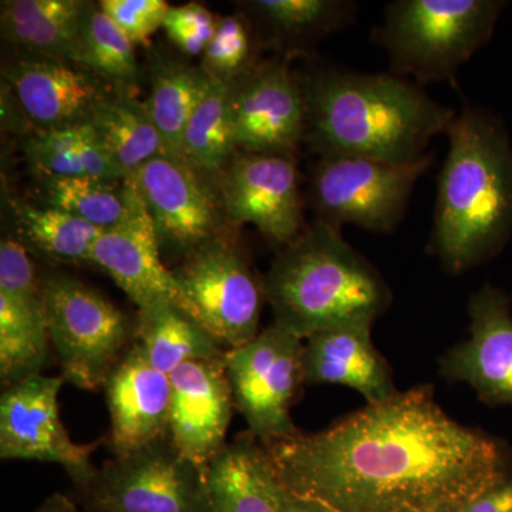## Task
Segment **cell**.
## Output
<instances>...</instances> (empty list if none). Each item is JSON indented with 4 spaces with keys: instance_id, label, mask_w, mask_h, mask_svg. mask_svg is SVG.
Masks as SVG:
<instances>
[{
    "instance_id": "1",
    "label": "cell",
    "mask_w": 512,
    "mask_h": 512,
    "mask_svg": "<svg viewBox=\"0 0 512 512\" xmlns=\"http://www.w3.org/2000/svg\"><path fill=\"white\" fill-rule=\"evenodd\" d=\"M266 448L292 494L338 512H458L512 477L507 447L451 419L429 386Z\"/></svg>"
},
{
    "instance_id": "2",
    "label": "cell",
    "mask_w": 512,
    "mask_h": 512,
    "mask_svg": "<svg viewBox=\"0 0 512 512\" xmlns=\"http://www.w3.org/2000/svg\"><path fill=\"white\" fill-rule=\"evenodd\" d=\"M302 87L306 137L322 157L413 163L457 116L397 74L323 70Z\"/></svg>"
},
{
    "instance_id": "3",
    "label": "cell",
    "mask_w": 512,
    "mask_h": 512,
    "mask_svg": "<svg viewBox=\"0 0 512 512\" xmlns=\"http://www.w3.org/2000/svg\"><path fill=\"white\" fill-rule=\"evenodd\" d=\"M437 187L431 247L451 274L483 264L512 235V144L477 107L456 116Z\"/></svg>"
},
{
    "instance_id": "4",
    "label": "cell",
    "mask_w": 512,
    "mask_h": 512,
    "mask_svg": "<svg viewBox=\"0 0 512 512\" xmlns=\"http://www.w3.org/2000/svg\"><path fill=\"white\" fill-rule=\"evenodd\" d=\"M275 325L299 339L355 322H375L389 286L340 229L315 222L276 255L264 281Z\"/></svg>"
},
{
    "instance_id": "5",
    "label": "cell",
    "mask_w": 512,
    "mask_h": 512,
    "mask_svg": "<svg viewBox=\"0 0 512 512\" xmlns=\"http://www.w3.org/2000/svg\"><path fill=\"white\" fill-rule=\"evenodd\" d=\"M507 3L501 0H397L375 40L397 76L454 82L458 70L490 42Z\"/></svg>"
},
{
    "instance_id": "6",
    "label": "cell",
    "mask_w": 512,
    "mask_h": 512,
    "mask_svg": "<svg viewBox=\"0 0 512 512\" xmlns=\"http://www.w3.org/2000/svg\"><path fill=\"white\" fill-rule=\"evenodd\" d=\"M42 298L64 382L82 390L104 386L126 355L124 313L96 289L64 274L42 279Z\"/></svg>"
},
{
    "instance_id": "7",
    "label": "cell",
    "mask_w": 512,
    "mask_h": 512,
    "mask_svg": "<svg viewBox=\"0 0 512 512\" xmlns=\"http://www.w3.org/2000/svg\"><path fill=\"white\" fill-rule=\"evenodd\" d=\"M80 495L92 512H210L207 470L168 439L114 456Z\"/></svg>"
},
{
    "instance_id": "8",
    "label": "cell",
    "mask_w": 512,
    "mask_h": 512,
    "mask_svg": "<svg viewBox=\"0 0 512 512\" xmlns=\"http://www.w3.org/2000/svg\"><path fill=\"white\" fill-rule=\"evenodd\" d=\"M431 163L430 154L404 164L362 157H320L309 188L313 208L319 221L330 227L340 229L349 224L389 234L403 220L414 185Z\"/></svg>"
},
{
    "instance_id": "9",
    "label": "cell",
    "mask_w": 512,
    "mask_h": 512,
    "mask_svg": "<svg viewBox=\"0 0 512 512\" xmlns=\"http://www.w3.org/2000/svg\"><path fill=\"white\" fill-rule=\"evenodd\" d=\"M303 349L302 339L274 323L251 342L225 352L235 406L249 433L265 447L299 434L291 406L303 383Z\"/></svg>"
},
{
    "instance_id": "10",
    "label": "cell",
    "mask_w": 512,
    "mask_h": 512,
    "mask_svg": "<svg viewBox=\"0 0 512 512\" xmlns=\"http://www.w3.org/2000/svg\"><path fill=\"white\" fill-rule=\"evenodd\" d=\"M174 275L201 325L218 342L234 349L258 336L264 282L231 239H214L194 249Z\"/></svg>"
},
{
    "instance_id": "11",
    "label": "cell",
    "mask_w": 512,
    "mask_h": 512,
    "mask_svg": "<svg viewBox=\"0 0 512 512\" xmlns=\"http://www.w3.org/2000/svg\"><path fill=\"white\" fill-rule=\"evenodd\" d=\"M62 376L33 375L6 387L0 397V457L62 466L83 490L93 480L92 464L99 443L76 444L60 420Z\"/></svg>"
},
{
    "instance_id": "12",
    "label": "cell",
    "mask_w": 512,
    "mask_h": 512,
    "mask_svg": "<svg viewBox=\"0 0 512 512\" xmlns=\"http://www.w3.org/2000/svg\"><path fill=\"white\" fill-rule=\"evenodd\" d=\"M156 224L161 247L187 255L214 239L229 238L224 202L207 175L184 160L158 156L131 177Z\"/></svg>"
},
{
    "instance_id": "13",
    "label": "cell",
    "mask_w": 512,
    "mask_h": 512,
    "mask_svg": "<svg viewBox=\"0 0 512 512\" xmlns=\"http://www.w3.org/2000/svg\"><path fill=\"white\" fill-rule=\"evenodd\" d=\"M221 175L229 224H252L281 249L302 234V200L293 156L242 151Z\"/></svg>"
},
{
    "instance_id": "14",
    "label": "cell",
    "mask_w": 512,
    "mask_h": 512,
    "mask_svg": "<svg viewBox=\"0 0 512 512\" xmlns=\"http://www.w3.org/2000/svg\"><path fill=\"white\" fill-rule=\"evenodd\" d=\"M235 141L245 153L293 156L306 137L302 84L278 59L255 66L232 82Z\"/></svg>"
},
{
    "instance_id": "15",
    "label": "cell",
    "mask_w": 512,
    "mask_h": 512,
    "mask_svg": "<svg viewBox=\"0 0 512 512\" xmlns=\"http://www.w3.org/2000/svg\"><path fill=\"white\" fill-rule=\"evenodd\" d=\"M160 251L156 224L138 192L136 205L126 220L106 229L97 239L90 264L110 275L138 309L168 303L198 320L174 272L161 261Z\"/></svg>"
},
{
    "instance_id": "16",
    "label": "cell",
    "mask_w": 512,
    "mask_h": 512,
    "mask_svg": "<svg viewBox=\"0 0 512 512\" xmlns=\"http://www.w3.org/2000/svg\"><path fill=\"white\" fill-rule=\"evenodd\" d=\"M470 335L441 360V373L470 384L491 406H512V311L508 296L485 285L468 305Z\"/></svg>"
},
{
    "instance_id": "17",
    "label": "cell",
    "mask_w": 512,
    "mask_h": 512,
    "mask_svg": "<svg viewBox=\"0 0 512 512\" xmlns=\"http://www.w3.org/2000/svg\"><path fill=\"white\" fill-rule=\"evenodd\" d=\"M224 357L187 363L170 375L168 440L205 470L227 444L235 406Z\"/></svg>"
},
{
    "instance_id": "18",
    "label": "cell",
    "mask_w": 512,
    "mask_h": 512,
    "mask_svg": "<svg viewBox=\"0 0 512 512\" xmlns=\"http://www.w3.org/2000/svg\"><path fill=\"white\" fill-rule=\"evenodd\" d=\"M16 106L36 131L87 123L116 93L76 63L23 57L3 70Z\"/></svg>"
},
{
    "instance_id": "19",
    "label": "cell",
    "mask_w": 512,
    "mask_h": 512,
    "mask_svg": "<svg viewBox=\"0 0 512 512\" xmlns=\"http://www.w3.org/2000/svg\"><path fill=\"white\" fill-rule=\"evenodd\" d=\"M111 417L110 447L123 456L168 439L170 376L151 365L140 345L127 350L104 384Z\"/></svg>"
},
{
    "instance_id": "20",
    "label": "cell",
    "mask_w": 512,
    "mask_h": 512,
    "mask_svg": "<svg viewBox=\"0 0 512 512\" xmlns=\"http://www.w3.org/2000/svg\"><path fill=\"white\" fill-rule=\"evenodd\" d=\"M372 325L349 323L309 336L303 349V383L350 387L367 404L396 396L392 370L373 345Z\"/></svg>"
},
{
    "instance_id": "21",
    "label": "cell",
    "mask_w": 512,
    "mask_h": 512,
    "mask_svg": "<svg viewBox=\"0 0 512 512\" xmlns=\"http://www.w3.org/2000/svg\"><path fill=\"white\" fill-rule=\"evenodd\" d=\"M210 512H285L291 491L251 433L225 444L207 468Z\"/></svg>"
},
{
    "instance_id": "22",
    "label": "cell",
    "mask_w": 512,
    "mask_h": 512,
    "mask_svg": "<svg viewBox=\"0 0 512 512\" xmlns=\"http://www.w3.org/2000/svg\"><path fill=\"white\" fill-rule=\"evenodd\" d=\"M82 0H8L0 8L3 40L29 57L79 64Z\"/></svg>"
},
{
    "instance_id": "23",
    "label": "cell",
    "mask_w": 512,
    "mask_h": 512,
    "mask_svg": "<svg viewBox=\"0 0 512 512\" xmlns=\"http://www.w3.org/2000/svg\"><path fill=\"white\" fill-rule=\"evenodd\" d=\"M137 336L151 365L167 376L187 363L225 356L210 330L168 303L138 309Z\"/></svg>"
},
{
    "instance_id": "24",
    "label": "cell",
    "mask_w": 512,
    "mask_h": 512,
    "mask_svg": "<svg viewBox=\"0 0 512 512\" xmlns=\"http://www.w3.org/2000/svg\"><path fill=\"white\" fill-rule=\"evenodd\" d=\"M100 146L126 178L148 161L163 156L160 134L146 103L133 93H113L89 120Z\"/></svg>"
},
{
    "instance_id": "25",
    "label": "cell",
    "mask_w": 512,
    "mask_h": 512,
    "mask_svg": "<svg viewBox=\"0 0 512 512\" xmlns=\"http://www.w3.org/2000/svg\"><path fill=\"white\" fill-rule=\"evenodd\" d=\"M50 342L40 296L0 292V379L6 387L40 375L49 363Z\"/></svg>"
},
{
    "instance_id": "26",
    "label": "cell",
    "mask_w": 512,
    "mask_h": 512,
    "mask_svg": "<svg viewBox=\"0 0 512 512\" xmlns=\"http://www.w3.org/2000/svg\"><path fill=\"white\" fill-rule=\"evenodd\" d=\"M30 168L43 178L97 177L126 180L100 146L89 121L74 126L35 131L26 140Z\"/></svg>"
},
{
    "instance_id": "27",
    "label": "cell",
    "mask_w": 512,
    "mask_h": 512,
    "mask_svg": "<svg viewBox=\"0 0 512 512\" xmlns=\"http://www.w3.org/2000/svg\"><path fill=\"white\" fill-rule=\"evenodd\" d=\"M16 238L25 247L50 261L64 264H84L92 261V252L103 229L93 227L55 207L10 201Z\"/></svg>"
},
{
    "instance_id": "28",
    "label": "cell",
    "mask_w": 512,
    "mask_h": 512,
    "mask_svg": "<svg viewBox=\"0 0 512 512\" xmlns=\"http://www.w3.org/2000/svg\"><path fill=\"white\" fill-rule=\"evenodd\" d=\"M212 82L214 77L202 67L181 63L161 64L153 74L146 106L163 141L164 156L183 160L185 127Z\"/></svg>"
},
{
    "instance_id": "29",
    "label": "cell",
    "mask_w": 512,
    "mask_h": 512,
    "mask_svg": "<svg viewBox=\"0 0 512 512\" xmlns=\"http://www.w3.org/2000/svg\"><path fill=\"white\" fill-rule=\"evenodd\" d=\"M235 148L232 82L214 79L185 127L183 160L202 174H222Z\"/></svg>"
},
{
    "instance_id": "30",
    "label": "cell",
    "mask_w": 512,
    "mask_h": 512,
    "mask_svg": "<svg viewBox=\"0 0 512 512\" xmlns=\"http://www.w3.org/2000/svg\"><path fill=\"white\" fill-rule=\"evenodd\" d=\"M45 191L46 205L103 231L126 220L138 198L136 184L131 178H50L45 180Z\"/></svg>"
},
{
    "instance_id": "31",
    "label": "cell",
    "mask_w": 512,
    "mask_h": 512,
    "mask_svg": "<svg viewBox=\"0 0 512 512\" xmlns=\"http://www.w3.org/2000/svg\"><path fill=\"white\" fill-rule=\"evenodd\" d=\"M276 46L299 49L349 23L355 3L340 0H258L249 3Z\"/></svg>"
},
{
    "instance_id": "32",
    "label": "cell",
    "mask_w": 512,
    "mask_h": 512,
    "mask_svg": "<svg viewBox=\"0 0 512 512\" xmlns=\"http://www.w3.org/2000/svg\"><path fill=\"white\" fill-rule=\"evenodd\" d=\"M79 66L92 72L117 93H133L138 77L134 43L101 10L87 2L80 26Z\"/></svg>"
},
{
    "instance_id": "33",
    "label": "cell",
    "mask_w": 512,
    "mask_h": 512,
    "mask_svg": "<svg viewBox=\"0 0 512 512\" xmlns=\"http://www.w3.org/2000/svg\"><path fill=\"white\" fill-rule=\"evenodd\" d=\"M202 59V69L221 82H234L252 66V36L247 23L238 16L217 20L214 37Z\"/></svg>"
},
{
    "instance_id": "34",
    "label": "cell",
    "mask_w": 512,
    "mask_h": 512,
    "mask_svg": "<svg viewBox=\"0 0 512 512\" xmlns=\"http://www.w3.org/2000/svg\"><path fill=\"white\" fill-rule=\"evenodd\" d=\"M215 28L217 20L200 3H188L175 8L170 6L163 26L168 39L188 56L204 55L214 37Z\"/></svg>"
},
{
    "instance_id": "35",
    "label": "cell",
    "mask_w": 512,
    "mask_h": 512,
    "mask_svg": "<svg viewBox=\"0 0 512 512\" xmlns=\"http://www.w3.org/2000/svg\"><path fill=\"white\" fill-rule=\"evenodd\" d=\"M101 10L133 43H143L163 28L167 2L163 0H101Z\"/></svg>"
},
{
    "instance_id": "36",
    "label": "cell",
    "mask_w": 512,
    "mask_h": 512,
    "mask_svg": "<svg viewBox=\"0 0 512 512\" xmlns=\"http://www.w3.org/2000/svg\"><path fill=\"white\" fill-rule=\"evenodd\" d=\"M0 292L16 296L42 295V281L37 278L29 249L16 237L0 242Z\"/></svg>"
},
{
    "instance_id": "37",
    "label": "cell",
    "mask_w": 512,
    "mask_h": 512,
    "mask_svg": "<svg viewBox=\"0 0 512 512\" xmlns=\"http://www.w3.org/2000/svg\"><path fill=\"white\" fill-rule=\"evenodd\" d=\"M458 512H512V477L484 491Z\"/></svg>"
},
{
    "instance_id": "38",
    "label": "cell",
    "mask_w": 512,
    "mask_h": 512,
    "mask_svg": "<svg viewBox=\"0 0 512 512\" xmlns=\"http://www.w3.org/2000/svg\"><path fill=\"white\" fill-rule=\"evenodd\" d=\"M285 512H338L328 505L319 503V501L311 500V498L299 497V495H289L288 503H286Z\"/></svg>"
},
{
    "instance_id": "39",
    "label": "cell",
    "mask_w": 512,
    "mask_h": 512,
    "mask_svg": "<svg viewBox=\"0 0 512 512\" xmlns=\"http://www.w3.org/2000/svg\"><path fill=\"white\" fill-rule=\"evenodd\" d=\"M33 512H82L77 508L72 498L63 494H53L47 497Z\"/></svg>"
},
{
    "instance_id": "40",
    "label": "cell",
    "mask_w": 512,
    "mask_h": 512,
    "mask_svg": "<svg viewBox=\"0 0 512 512\" xmlns=\"http://www.w3.org/2000/svg\"><path fill=\"white\" fill-rule=\"evenodd\" d=\"M83 512H92V511H86V510H83Z\"/></svg>"
},
{
    "instance_id": "41",
    "label": "cell",
    "mask_w": 512,
    "mask_h": 512,
    "mask_svg": "<svg viewBox=\"0 0 512 512\" xmlns=\"http://www.w3.org/2000/svg\"><path fill=\"white\" fill-rule=\"evenodd\" d=\"M403 512H413V511H403Z\"/></svg>"
}]
</instances>
